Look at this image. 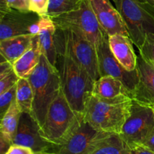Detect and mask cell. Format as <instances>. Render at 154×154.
<instances>
[{
    "instance_id": "obj_1",
    "label": "cell",
    "mask_w": 154,
    "mask_h": 154,
    "mask_svg": "<svg viewBox=\"0 0 154 154\" xmlns=\"http://www.w3.org/2000/svg\"><path fill=\"white\" fill-rule=\"evenodd\" d=\"M57 68L59 71L61 87L71 106L83 114L86 102L93 94L96 81L85 69L74 60L57 36Z\"/></svg>"
},
{
    "instance_id": "obj_2",
    "label": "cell",
    "mask_w": 154,
    "mask_h": 154,
    "mask_svg": "<svg viewBox=\"0 0 154 154\" xmlns=\"http://www.w3.org/2000/svg\"><path fill=\"white\" fill-rule=\"evenodd\" d=\"M132 104L129 96L103 99L92 94L83 111L84 120L98 130L119 135L130 114Z\"/></svg>"
},
{
    "instance_id": "obj_3",
    "label": "cell",
    "mask_w": 154,
    "mask_h": 154,
    "mask_svg": "<svg viewBox=\"0 0 154 154\" xmlns=\"http://www.w3.org/2000/svg\"><path fill=\"white\" fill-rule=\"evenodd\" d=\"M84 120L83 114L72 108L63 90L50 105L41 132L45 139L56 146L64 144Z\"/></svg>"
},
{
    "instance_id": "obj_4",
    "label": "cell",
    "mask_w": 154,
    "mask_h": 154,
    "mask_svg": "<svg viewBox=\"0 0 154 154\" xmlns=\"http://www.w3.org/2000/svg\"><path fill=\"white\" fill-rule=\"evenodd\" d=\"M28 79L34 96L31 115L41 128L50 105L62 88L60 73L42 54L39 63Z\"/></svg>"
},
{
    "instance_id": "obj_5",
    "label": "cell",
    "mask_w": 154,
    "mask_h": 154,
    "mask_svg": "<svg viewBox=\"0 0 154 154\" xmlns=\"http://www.w3.org/2000/svg\"><path fill=\"white\" fill-rule=\"evenodd\" d=\"M129 37L139 49L147 34H154V6L139 0H115Z\"/></svg>"
},
{
    "instance_id": "obj_6",
    "label": "cell",
    "mask_w": 154,
    "mask_h": 154,
    "mask_svg": "<svg viewBox=\"0 0 154 154\" xmlns=\"http://www.w3.org/2000/svg\"><path fill=\"white\" fill-rule=\"evenodd\" d=\"M51 18L57 28L79 33L96 48L108 36L99 25L89 0H84L70 11Z\"/></svg>"
},
{
    "instance_id": "obj_7",
    "label": "cell",
    "mask_w": 154,
    "mask_h": 154,
    "mask_svg": "<svg viewBox=\"0 0 154 154\" xmlns=\"http://www.w3.org/2000/svg\"><path fill=\"white\" fill-rule=\"evenodd\" d=\"M154 129V108L132 99L130 114L119 134L129 148L141 145Z\"/></svg>"
},
{
    "instance_id": "obj_8",
    "label": "cell",
    "mask_w": 154,
    "mask_h": 154,
    "mask_svg": "<svg viewBox=\"0 0 154 154\" xmlns=\"http://www.w3.org/2000/svg\"><path fill=\"white\" fill-rule=\"evenodd\" d=\"M57 36L74 60L85 69L95 81H97L100 78V74L95 45L72 30L57 28Z\"/></svg>"
},
{
    "instance_id": "obj_9",
    "label": "cell",
    "mask_w": 154,
    "mask_h": 154,
    "mask_svg": "<svg viewBox=\"0 0 154 154\" xmlns=\"http://www.w3.org/2000/svg\"><path fill=\"white\" fill-rule=\"evenodd\" d=\"M40 19L41 16L30 11L1 7L0 40L23 35H38Z\"/></svg>"
},
{
    "instance_id": "obj_10",
    "label": "cell",
    "mask_w": 154,
    "mask_h": 154,
    "mask_svg": "<svg viewBox=\"0 0 154 154\" xmlns=\"http://www.w3.org/2000/svg\"><path fill=\"white\" fill-rule=\"evenodd\" d=\"M112 133L98 130L83 120L79 127L63 144L56 146L57 154H90Z\"/></svg>"
},
{
    "instance_id": "obj_11",
    "label": "cell",
    "mask_w": 154,
    "mask_h": 154,
    "mask_svg": "<svg viewBox=\"0 0 154 154\" xmlns=\"http://www.w3.org/2000/svg\"><path fill=\"white\" fill-rule=\"evenodd\" d=\"M99 61L100 77L111 76L120 80L133 95L138 81V71L126 70L111 52L108 42V36L105 37L102 43L96 48Z\"/></svg>"
},
{
    "instance_id": "obj_12",
    "label": "cell",
    "mask_w": 154,
    "mask_h": 154,
    "mask_svg": "<svg viewBox=\"0 0 154 154\" xmlns=\"http://www.w3.org/2000/svg\"><path fill=\"white\" fill-rule=\"evenodd\" d=\"M13 144L25 146L36 152H53L56 145L47 141L42 135L38 122L29 113H21Z\"/></svg>"
},
{
    "instance_id": "obj_13",
    "label": "cell",
    "mask_w": 154,
    "mask_h": 154,
    "mask_svg": "<svg viewBox=\"0 0 154 154\" xmlns=\"http://www.w3.org/2000/svg\"><path fill=\"white\" fill-rule=\"evenodd\" d=\"M99 25L108 36L121 34L129 36L123 17L110 0H89Z\"/></svg>"
},
{
    "instance_id": "obj_14",
    "label": "cell",
    "mask_w": 154,
    "mask_h": 154,
    "mask_svg": "<svg viewBox=\"0 0 154 154\" xmlns=\"http://www.w3.org/2000/svg\"><path fill=\"white\" fill-rule=\"evenodd\" d=\"M136 69L138 81L132 99L153 107L154 105V67L139 54Z\"/></svg>"
},
{
    "instance_id": "obj_15",
    "label": "cell",
    "mask_w": 154,
    "mask_h": 154,
    "mask_svg": "<svg viewBox=\"0 0 154 154\" xmlns=\"http://www.w3.org/2000/svg\"><path fill=\"white\" fill-rule=\"evenodd\" d=\"M109 47L113 55L119 63L129 72L136 69L137 59L133 48V42L129 36L115 34L108 36Z\"/></svg>"
},
{
    "instance_id": "obj_16",
    "label": "cell",
    "mask_w": 154,
    "mask_h": 154,
    "mask_svg": "<svg viewBox=\"0 0 154 154\" xmlns=\"http://www.w3.org/2000/svg\"><path fill=\"white\" fill-rule=\"evenodd\" d=\"M57 27L49 16L41 17L38 33L42 54L48 61L57 67L58 51L57 44Z\"/></svg>"
},
{
    "instance_id": "obj_17",
    "label": "cell",
    "mask_w": 154,
    "mask_h": 154,
    "mask_svg": "<svg viewBox=\"0 0 154 154\" xmlns=\"http://www.w3.org/2000/svg\"><path fill=\"white\" fill-rule=\"evenodd\" d=\"M34 35H23L0 40L2 61H6L13 65L31 48Z\"/></svg>"
},
{
    "instance_id": "obj_18",
    "label": "cell",
    "mask_w": 154,
    "mask_h": 154,
    "mask_svg": "<svg viewBox=\"0 0 154 154\" xmlns=\"http://www.w3.org/2000/svg\"><path fill=\"white\" fill-rule=\"evenodd\" d=\"M42 54L38 35L33 37L32 45L12 66L20 78H29L40 61Z\"/></svg>"
},
{
    "instance_id": "obj_19",
    "label": "cell",
    "mask_w": 154,
    "mask_h": 154,
    "mask_svg": "<svg viewBox=\"0 0 154 154\" xmlns=\"http://www.w3.org/2000/svg\"><path fill=\"white\" fill-rule=\"evenodd\" d=\"M93 94L103 99H114L120 96H129L132 94L122 81L111 76L100 77L96 81Z\"/></svg>"
},
{
    "instance_id": "obj_20",
    "label": "cell",
    "mask_w": 154,
    "mask_h": 154,
    "mask_svg": "<svg viewBox=\"0 0 154 154\" xmlns=\"http://www.w3.org/2000/svg\"><path fill=\"white\" fill-rule=\"evenodd\" d=\"M21 111L18 108L15 99L4 115L1 122V138L7 141L11 145L13 144L14 138L17 130Z\"/></svg>"
},
{
    "instance_id": "obj_21",
    "label": "cell",
    "mask_w": 154,
    "mask_h": 154,
    "mask_svg": "<svg viewBox=\"0 0 154 154\" xmlns=\"http://www.w3.org/2000/svg\"><path fill=\"white\" fill-rule=\"evenodd\" d=\"M33 91L28 78H20L17 84L16 100L17 105L21 113L31 114L33 105Z\"/></svg>"
},
{
    "instance_id": "obj_22",
    "label": "cell",
    "mask_w": 154,
    "mask_h": 154,
    "mask_svg": "<svg viewBox=\"0 0 154 154\" xmlns=\"http://www.w3.org/2000/svg\"><path fill=\"white\" fill-rule=\"evenodd\" d=\"M127 146L117 134H112L90 154H123Z\"/></svg>"
},
{
    "instance_id": "obj_23",
    "label": "cell",
    "mask_w": 154,
    "mask_h": 154,
    "mask_svg": "<svg viewBox=\"0 0 154 154\" xmlns=\"http://www.w3.org/2000/svg\"><path fill=\"white\" fill-rule=\"evenodd\" d=\"M19 79L20 78L14 70L13 66L6 61H2L0 73V94L5 93L15 85Z\"/></svg>"
},
{
    "instance_id": "obj_24",
    "label": "cell",
    "mask_w": 154,
    "mask_h": 154,
    "mask_svg": "<svg viewBox=\"0 0 154 154\" xmlns=\"http://www.w3.org/2000/svg\"><path fill=\"white\" fill-rule=\"evenodd\" d=\"M84 0H50L48 16H58L73 10L79 6Z\"/></svg>"
},
{
    "instance_id": "obj_25",
    "label": "cell",
    "mask_w": 154,
    "mask_h": 154,
    "mask_svg": "<svg viewBox=\"0 0 154 154\" xmlns=\"http://www.w3.org/2000/svg\"><path fill=\"white\" fill-rule=\"evenodd\" d=\"M138 50L139 54L154 67V34H147L144 44Z\"/></svg>"
},
{
    "instance_id": "obj_26",
    "label": "cell",
    "mask_w": 154,
    "mask_h": 154,
    "mask_svg": "<svg viewBox=\"0 0 154 154\" xmlns=\"http://www.w3.org/2000/svg\"><path fill=\"white\" fill-rule=\"evenodd\" d=\"M17 84L14 85L12 87H11L7 91L0 94V112H1L2 117L4 115V114L6 112L8 108H9V106L11 104V102L15 99Z\"/></svg>"
},
{
    "instance_id": "obj_27",
    "label": "cell",
    "mask_w": 154,
    "mask_h": 154,
    "mask_svg": "<svg viewBox=\"0 0 154 154\" xmlns=\"http://www.w3.org/2000/svg\"><path fill=\"white\" fill-rule=\"evenodd\" d=\"M50 0H30L29 11L41 17L48 16Z\"/></svg>"
},
{
    "instance_id": "obj_28",
    "label": "cell",
    "mask_w": 154,
    "mask_h": 154,
    "mask_svg": "<svg viewBox=\"0 0 154 154\" xmlns=\"http://www.w3.org/2000/svg\"><path fill=\"white\" fill-rule=\"evenodd\" d=\"M34 151L28 147L12 144L5 154H35Z\"/></svg>"
},
{
    "instance_id": "obj_29",
    "label": "cell",
    "mask_w": 154,
    "mask_h": 154,
    "mask_svg": "<svg viewBox=\"0 0 154 154\" xmlns=\"http://www.w3.org/2000/svg\"><path fill=\"white\" fill-rule=\"evenodd\" d=\"M141 145L145 147L146 148L149 149L151 151L154 152V129Z\"/></svg>"
},
{
    "instance_id": "obj_30",
    "label": "cell",
    "mask_w": 154,
    "mask_h": 154,
    "mask_svg": "<svg viewBox=\"0 0 154 154\" xmlns=\"http://www.w3.org/2000/svg\"><path fill=\"white\" fill-rule=\"evenodd\" d=\"M129 149L131 150L132 154H154V152L146 148L145 147L142 145L135 146V147Z\"/></svg>"
},
{
    "instance_id": "obj_31",
    "label": "cell",
    "mask_w": 154,
    "mask_h": 154,
    "mask_svg": "<svg viewBox=\"0 0 154 154\" xmlns=\"http://www.w3.org/2000/svg\"><path fill=\"white\" fill-rule=\"evenodd\" d=\"M139 1L147 3V4L150 5L152 6H154V0H139Z\"/></svg>"
},
{
    "instance_id": "obj_32",
    "label": "cell",
    "mask_w": 154,
    "mask_h": 154,
    "mask_svg": "<svg viewBox=\"0 0 154 154\" xmlns=\"http://www.w3.org/2000/svg\"><path fill=\"white\" fill-rule=\"evenodd\" d=\"M35 154H57L54 152H36Z\"/></svg>"
},
{
    "instance_id": "obj_33",
    "label": "cell",
    "mask_w": 154,
    "mask_h": 154,
    "mask_svg": "<svg viewBox=\"0 0 154 154\" xmlns=\"http://www.w3.org/2000/svg\"><path fill=\"white\" fill-rule=\"evenodd\" d=\"M23 2H24V4L26 5V7L28 8L29 10V3H30V0H22Z\"/></svg>"
},
{
    "instance_id": "obj_34",
    "label": "cell",
    "mask_w": 154,
    "mask_h": 154,
    "mask_svg": "<svg viewBox=\"0 0 154 154\" xmlns=\"http://www.w3.org/2000/svg\"><path fill=\"white\" fill-rule=\"evenodd\" d=\"M123 154H132V152H131V150L129 148V147H126V149L125 150V151L123 152Z\"/></svg>"
},
{
    "instance_id": "obj_35",
    "label": "cell",
    "mask_w": 154,
    "mask_h": 154,
    "mask_svg": "<svg viewBox=\"0 0 154 154\" xmlns=\"http://www.w3.org/2000/svg\"><path fill=\"white\" fill-rule=\"evenodd\" d=\"M112 1H113V2H115V0H112Z\"/></svg>"
},
{
    "instance_id": "obj_36",
    "label": "cell",
    "mask_w": 154,
    "mask_h": 154,
    "mask_svg": "<svg viewBox=\"0 0 154 154\" xmlns=\"http://www.w3.org/2000/svg\"><path fill=\"white\" fill-rule=\"evenodd\" d=\"M153 108H154V105H153Z\"/></svg>"
}]
</instances>
